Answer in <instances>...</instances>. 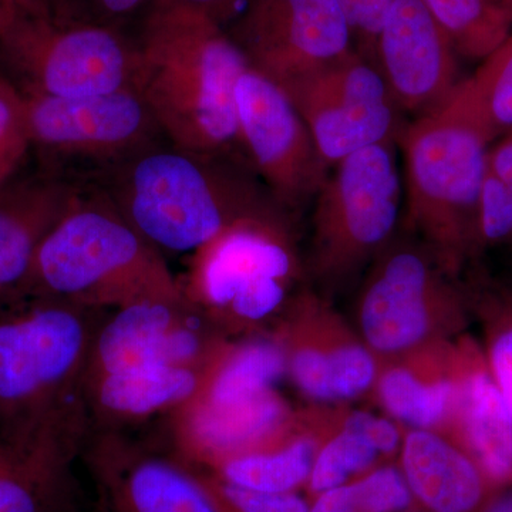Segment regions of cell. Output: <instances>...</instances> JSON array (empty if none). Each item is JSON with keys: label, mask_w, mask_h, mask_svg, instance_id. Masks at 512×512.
Returning <instances> with one entry per match:
<instances>
[{"label": "cell", "mask_w": 512, "mask_h": 512, "mask_svg": "<svg viewBox=\"0 0 512 512\" xmlns=\"http://www.w3.org/2000/svg\"><path fill=\"white\" fill-rule=\"evenodd\" d=\"M136 43V90L165 140L245 161L235 96L249 63L224 26L198 10L150 5Z\"/></svg>", "instance_id": "obj_1"}, {"label": "cell", "mask_w": 512, "mask_h": 512, "mask_svg": "<svg viewBox=\"0 0 512 512\" xmlns=\"http://www.w3.org/2000/svg\"><path fill=\"white\" fill-rule=\"evenodd\" d=\"M94 181L161 254H194L234 222L282 207L245 161L194 153L168 141Z\"/></svg>", "instance_id": "obj_2"}, {"label": "cell", "mask_w": 512, "mask_h": 512, "mask_svg": "<svg viewBox=\"0 0 512 512\" xmlns=\"http://www.w3.org/2000/svg\"><path fill=\"white\" fill-rule=\"evenodd\" d=\"M0 309V443L19 450L83 416L82 389L103 309L6 295Z\"/></svg>", "instance_id": "obj_3"}, {"label": "cell", "mask_w": 512, "mask_h": 512, "mask_svg": "<svg viewBox=\"0 0 512 512\" xmlns=\"http://www.w3.org/2000/svg\"><path fill=\"white\" fill-rule=\"evenodd\" d=\"M16 293L103 311L147 299L185 298L164 255L103 194L86 190L40 245Z\"/></svg>", "instance_id": "obj_4"}, {"label": "cell", "mask_w": 512, "mask_h": 512, "mask_svg": "<svg viewBox=\"0 0 512 512\" xmlns=\"http://www.w3.org/2000/svg\"><path fill=\"white\" fill-rule=\"evenodd\" d=\"M410 217L456 259L480 247L478 208L490 144L447 104L397 137Z\"/></svg>", "instance_id": "obj_5"}, {"label": "cell", "mask_w": 512, "mask_h": 512, "mask_svg": "<svg viewBox=\"0 0 512 512\" xmlns=\"http://www.w3.org/2000/svg\"><path fill=\"white\" fill-rule=\"evenodd\" d=\"M0 57L26 94L73 99L136 89L137 43L123 30L60 22L5 0Z\"/></svg>", "instance_id": "obj_6"}, {"label": "cell", "mask_w": 512, "mask_h": 512, "mask_svg": "<svg viewBox=\"0 0 512 512\" xmlns=\"http://www.w3.org/2000/svg\"><path fill=\"white\" fill-rule=\"evenodd\" d=\"M285 208L242 218L192 254L187 301L214 323L259 322L274 315L298 271Z\"/></svg>", "instance_id": "obj_7"}, {"label": "cell", "mask_w": 512, "mask_h": 512, "mask_svg": "<svg viewBox=\"0 0 512 512\" xmlns=\"http://www.w3.org/2000/svg\"><path fill=\"white\" fill-rule=\"evenodd\" d=\"M23 96L32 147L86 170L93 181L164 138L136 89L73 99Z\"/></svg>", "instance_id": "obj_8"}, {"label": "cell", "mask_w": 512, "mask_h": 512, "mask_svg": "<svg viewBox=\"0 0 512 512\" xmlns=\"http://www.w3.org/2000/svg\"><path fill=\"white\" fill-rule=\"evenodd\" d=\"M315 197L319 264L345 271L392 235L402 207L397 143L386 141L333 165Z\"/></svg>", "instance_id": "obj_9"}, {"label": "cell", "mask_w": 512, "mask_h": 512, "mask_svg": "<svg viewBox=\"0 0 512 512\" xmlns=\"http://www.w3.org/2000/svg\"><path fill=\"white\" fill-rule=\"evenodd\" d=\"M242 158L286 211L315 200L330 168L311 131L281 86L251 66L237 86Z\"/></svg>", "instance_id": "obj_10"}, {"label": "cell", "mask_w": 512, "mask_h": 512, "mask_svg": "<svg viewBox=\"0 0 512 512\" xmlns=\"http://www.w3.org/2000/svg\"><path fill=\"white\" fill-rule=\"evenodd\" d=\"M284 92L329 168L363 148L397 141L404 127L379 69L356 50Z\"/></svg>", "instance_id": "obj_11"}, {"label": "cell", "mask_w": 512, "mask_h": 512, "mask_svg": "<svg viewBox=\"0 0 512 512\" xmlns=\"http://www.w3.org/2000/svg\"><path fill=\"white\" fill-rule=\"evenodd\" d=\"M228 35L282 89L355 52L338 0H245Z\"/></svg>", "instance_id": "obj_12"}, {"label": "cell", "mask_w": 512, "mask_h": 512, "mask_svg": "<svg viewBox=\"0 0 512 512\" xmlns=\"http://www.w3.org/2000/svg\"><path fill=\"white\" fill-rule=\"evenodd\" d=\"M225 350L187 298L147 299L104 313L84 380L146 363L211 372Z\"/></svg>", "instance_id": "obj_13"}, {"label": "cell", "mask_w": 512, "mask_h": 512, "mask_svg": "<svg viewBox=\"0 0 512 512\" xmlns=\"http://www.w3.org/2000/svg\"><path fill=\"white\" fill-rule=\"evenodd\" d=\"M111 512H220L180 458L158 453L131 430H87L82 447Z\"/></svg>", "instance_id": "obj_14"}, {"label": "cell", "mask_w": 512, "mask_h": 512, "mask_svg": "<svg viewBox=\"0 0 512 512\" xmlns=\"http://www.w3.org/2000/svg\"><path fill=\"white\" fill-rule=\"evenodd\" d=\"M373 63L397 107L416 117L444 106L463 80L457 50L421 0H393Z\"/></svg>", "instance_id": "obj_15"}, {"label": "cell", "mask_w": 512, "mask_h": 512, "mask_svg": "<svg viewBox=\"0 0 512 512\" xmlns=\"http://www.w3.org/2000/svg\"><path fill=\"white\" fill-rule=\"evenodd\" d=\"M211 372L146 363L84 380L82 402L89 429L133 430L173 416L204 389Z\"/></svg>", "instance_id": "obj_16"}, {"label": "cell", "mask_w": 512, "mask_h": 512, "mask_svg": "<svg viewBox=\"0 0 512 512\" xmlns=\"http://www.w3.org/2000/svg\"><path fill=\"white\" fill-rule=\"evenodd\" d=\"M83 192L72 178L55 173L10 181L0 190V296L25 285L40 245Z\"/></svg>", "instance_id": "obj_17"}, {"label": "cell", "mask_w": 512, "mask_h": 512, "mask_svg": "<svg viewBox=\"0 0 512 512\" xmlns=\"http://www.w3.org/2000/svg\"><path fill=\"white\" fill-rule=\"evenodd\" d=\"M437 291L423 256L410 249L386 256L363 301V332L370 345L397 352L419 342L429 328V302Z\"/></svg>", "instance_id": "obj_18"}, {"label": "cell", "mask_w": 512, "mask_h": 512, "mask_svg": "<svg viewBox=\"0 0 512 512\" xmlns=\"http://www.w3.org/2000/svg\"><path fill=\"white\" fill-rule=\"evenodd\" d=\"M86 417L47 431L0 464V512H56L67 490L70 464L82 453Z\"/></svg>", "instance_id": "obj_19"}, {"label": "cell", "mask_w": 512, "mask_h": 512, "mask_svg": "<svg viewBox=\"0 0 512 512\" xmlns=\"http://www.w3.org/2000/svg\"><path fill=\"white\" fill-rule=\"evenodd\" d=\"M403 470L412 494L433 512H481L487 503L490 481L476 461L427 431L406 437Z\"/></svg>", "instance_id": "obj_20"}, {"label": "cell", "mask_w": 512, "mask_h": 512, "mask_svg": "<svg viewBox=\"0 0 512 512\" xmlns=\"http://www.w3.org/2000/svg\"><path fill=\"white\" fill-rule=\"evenodd\" d=\"M464 437L490 483L512 480V416L491 373L478 369L458 387Z\"/></svg>", "instance_id": "obj_21"}, {"label": "cell", "mask_w": 512, "mask_h": 512, "mask_svg": "<svg viewBox=\"0 0 512 512\" xmlns=\"http://www.w3.org/2000/svg\"><path fill=\"white\" fill-rule=\"evenodd\" d=\"M488 144L512 131V32L446 101Z\"/></svg>", "instance_id": "obj_22"}, {"label": "cell", "mask_w": 512, "mask_h": 512, "mask_svg": "<svg viewBox=\"0 0 512 512\" xmlns=\"http://www.w3.org/2000/svg\"><path fill=\"white\" fill-rule=\"evenodd\" d=\"M286 366L285 350L274 340H254L237 349H227L194 400L229 404L264 396L274 392Z\"/></svg>", "instance_id": "obj_23"}, {"label": "cell", "mask_w": 512, "mask_h": 512, "mask_svg": "<svg viewBox=\"0 0 512 512\" xmlns=\"http://www.w3.org/2000/svg\"><path fill=\"white\" fill-rule=\"evenodd\" d=\"M458 56L483 60L512 32L507 0H421Z\"/></svg>", "instance_id": "obj_24"}, {"label": "cell", "mask_w": 512, "mask_h": 512, "mask_svg": "<svg viewBox=\"0 0 512 512\" xmlns=\"http://www.w3.org/2000/svg\"><path fill=\"white\" fill-rule=\"evenodd\" d=\"M293 380L312 399H353L375 380L373 357L359 346H345L332 353L299 350L289 363Z\"/></svg>", "instance_id": "obj_25"}, {"label": "cell", "mask_w": 512, "mask_h": 512, "mask_svg": "<svg viewBox=\"0 0 512 512\" xmlns=\"http://www.w3.org/2000/svg\"><path fill=\"white\" fill-rule=\"evenodd\" d=\"M315 461L312 441L296 440L282 448H265L227 458L211 468L220 481L256 493H292L311 476Z\"/></svg>", "instance_id": "obj_26"}, {"label": "cell", "mask_w": 512, "mask_h": 512, "mask_svg": "<svg viewBox=\"0 0 512 512\" xmlns=\"http://www.w3.org/2000/svg\"><path fill=\"white\" fill-rule=\"evenodd\" d=\"M379 390L384 406L394 417L420 429L440 423L458 396V387L448 380L421 383L403 369L386 373Z\"/></svg>", "instance_id": "obj_27"}, {"label": "cell", "mask_w": 512, "mask_h": 512, "mask_svg": "<svg viewBox=\"0 0 512 512\" xmlns=\"http://www.w3.org/2000/svg\"><path fill=\"white\" fill-rule=\"evenodd\" d=\"M412 491L394 468H382L355 484L320 493L311 512H399L409 507Z\"/></svg>", "instance_id": "obj_28"}, {"label": "cell", "mask_w": 512, "mask_h": 512, "mask_svg": "<svg viewBox=\"0 0 512 512\" xmlns=\"http://www.w3.org/2000/svg\"><path fill=\"white\" fill-rule=\"evenodd\" d=\"M377 453L365 437L345 429L315 457L309 476L312 490L323 493L345 484L350 476L369 467Z\"/></svg>", "instance_id": "obj_29"}, {"label": "cell", "mask_w": 512, "mask_h": 512, "mask_svg": "<svg viewBox=\"0 0 512 512\" xmlns=\"http://www.w3.org/2000/svg\"><path fill=\"white\" fill-rule=\"evenodd\" d=\"M30 147L25 96L0 74V190L12 181Z\"/></svg>", "instance_id": "obj_30"}, {"label": "cell", "mask_w": 512, "mask_h": 512, "mask_svg": "<svg viewBox=\"0 0 512 512\" xmlns=\"http://www.w3.org/2000/svg\"><path fill=\"white\" fill-rule=\"evenodd\" d=\"M153 0H47L49 13L60 22L123 30Z\"/></svg>", "instance_id": "obj_31"}, {"label": "cell", "mask_w": 512, "mask_h": 512, "mask_svg": "<svg viewBox=\"0 0 512 512\" xmlns=\"http://www.w3.org/2000/svg\"><path fill=\"white\" fill-rule=\"evenodd\" d=\"M198 478L211 494L220 512H311L308 504L293 493H256L222 483L220 480L202 476Z\"/></svg>", "instance_id": "obj_32"}, {"label": "cell", "mask_w": 512, "mask_h": 512, "mask_svg": "<svg viewBox=\"0 0 512 512\" xmlns=\"http://www.w3.org/2000/svg\"><path fill=\"white\" fill-rule=\"evenodd\" d=\"M480 245L512 241V187L487 170L478 208Z\"/></svg>", "instance_id": "obj_33"}, {"label": "cell", "mask_w": 512, "mask_h": 512, "mask_svg": "<svg viewBox=\"0 0 512 512\" xmlns=\"http://www.w3.org/2000/svg\"><path fill=\"white\" fill-rule=\"evenodd\" d=\"M338 2L352 29L356 52L373 63L377 36L393 0H338Z\"/></svg>", "instance_id": "obj_34"}, {"label": "cell", "mask_w": 512, "mask_h": 512, "mask_svg": "<svg viewBox=\"0 0 512 512\" xmlns=\"http://www.w3.org/2000/svg\"><path fill=\"white\" fill-rule=\"evenodd\" d=\"M345 429L365 437L379 453H392L399 446V431L390 421L373 414L353 413L346 421Z\"/></svg>", "instance_id": "obj_35"}, {"label": "cell", "mask_w": 512, "mask_h": 512, "mask_svg": "<svg viewBox=\"0 0 512 512\" xmlns=\"http://www.w3.org/2000/svg\"><path fill=\"white\" fill-rule=\"evenodd\" d=\"M490 370L512 416V325L501 330L491 343Z\"/></svg>", "instance_id": "obj_36"}, {"label": "cell", "mask_w": 512, "mask_h": 512, "mask_svg": "<svg viewBox=\"0 0 512 512\" xmlns=\"http://www.w3.org/2000/svg\"><path fill=\"white\" fill-rule=\"evenodd\" d=\"M245 0H153L151 5L183 6L211 16L224 25L225 20L235 18Z\"/></svg>", "instance_id": "obj_37"}, {"label": "cell", "mask_w": 512, "mask_h": 512, "mask_svg": "<svg viewBox=\"0 0 512 512\" xmlns=\"http://www.w3.org/2000/svg\"><path fill=\"white\" fill-rule=\"evenodd\" d=\"M485 165L490 173L512 187V131L501 137L497 146L488 148Z\"/></svg>", "instance_id": "obj_38"}, {"label": "cell", "mask_w": 512, "mask_h": 512, "mask_svg": "<svg viewBox=\"0 0 512 512\" xmlns=\"http://www.w3.org/2000/svg\"><path fill=\"white\" fill-rule=\"evenodd\" d=\"M481 512H512V490L495 495L485 503Z\"/></svg>", "instance_id": "obj_39"}, {"label": "cell", "mask_w": 512, "mask_h": 512, "mask_svg": "<svg viewBox=\"0 0 512 512\" xmlns=\"http://www.w3.org/2000/svg\"><path fill=\"white\" fill-rule=\"evenodd\" d=\"M10 5L16 6L19 9L30 10V12H47L49 13V6L47 0H5Z\"/></svg>", "instance_id": "obj_40"}, {"label": "cell", "mask_w": 512, "mask_h": 512, "mask_svg": "<svg viewBox=\"0 0 512 512\" xmlns=\"http://www.w3.org/2000/svg\"><path fill=\"white\" fill-rule=\"evenodd\" d=\"M10 448L3 446L2 443H0V464L3 463V461L6 460L10 456Z\"/></svg>", "instance_id": "obj_41"}, {"label": "cell", "mask_w": 512, "mask_h": 512, "mask_svg": "<svg viewBox=\"0 0 512 512\" xmlns=\"http://www.w3.org/2000/svg\"><path fill=\"white\" fill-rule=\"evenodd\" d=\"M507 3H508V5H510V6H511V8H512V0H507Z\"/></svg>", "instance_id": "obj_42"}, {"label": "cell", "mask_w": 512, "mask_h": 512, "mask_svg": "<svg viewBox=\"0 0 512 512\" xmlns=\"http://www.w3.org/2000/svg\"><path fill=\"white\" fill-rule=\"evenodd\" d=\"M0 6H2V0H0Z\"/></svg>", "instance_id": "obj_43"}]
</instances>
